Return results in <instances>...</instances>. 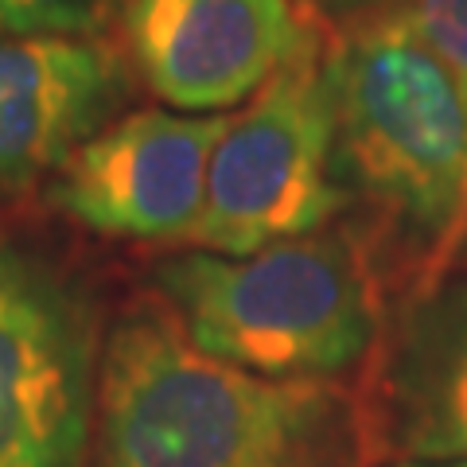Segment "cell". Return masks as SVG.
<instances>
[{
  "label": "cell",
  "mask_w": 467,
  "mask_h": 467,
  "mask_svg": "<svg viewBox=\"0 0 467 467\" xmlns=\"http://www.w3.org/2000/svg\"><path fill=\"white\" fill-rule=\"evenodd\" d=\"M389 467H467V463H389Z\"/></svg>",
  "instance_id": "cell-13"
},
{
  "label": "cell",
  "mask_w": 467,
  "mask_h": 467,
  "mask_svg": "<svg viewBox=\"0 0 467 467\" xmlns=\"http://www.w3.org/2000/svg\"><path fill=\"white\" fill-rule=\"evenodd\" d=\"M362 401L339 382H276L218 362L156 308L101 355L94 467H367Z\"/></svg>",
  "instance_id": "cell-2"
},
{
  "label": "cell",
  "mask_w": 467,
  "mask_h": 467,
  "mask_svg": "<svg viewBox=\"0 0 467 467\" xmlns=\"http://www.w3.org/2000/svg\"><path fill=\"white\" fill-rule=\"evenodd\" d=\"M312 16H324V20H339L343 27L355 24V20H367L378 16V12H393L401 8L405 0H300Z\"/></svg>",
  "instance_id": "cell-12"
},
{
  "label": "cell",
  "mask_w": 467,
  "mask_h": 467,
  "mask_svg": "<svg viewBox=\"0 0 467 467\" xmlns=\"http://www.w3.org/2000/svg\"><path fill=\"white\" fill-rule=\"evenodd\" d=\"M129 0H0V36H101Z\"/></svg>",
  "instance_id": "cell-10"
},
{
  "label": "cell",
  "mask_w": 467,
  "mask_h": 467,
  "mask_svg": "<svg viewBox=\"0 0 467 467\" xmlns=\"http://www.w3.org/2000/svg\"><path fill=\"white\" fill-rule=\"evenodd\" d=\"M343 211L331 180L327 43L316 39L257 90L214 144L192 245L245 257L327 230Z\"/></svg>",
  "instance_id": "cell-4"
},
{
  "label": "cell",
  "mask_w": 467,
  "mask_h": 467,
  "mask_svg": "<svg viewBox=\"0 0 467 467\" xmlns=\"http://www.w3.org/2000/svg\"><path fill=\"white\" fill-rule=\"evenodd\" d=\"M405 20L448 67L467 101V0H405Z\"/></svg>",
  "instance_id": "cell-11"
},
{
  "label": "cell",
  "mask_w": 467,
  "mask_h": 467,
  "mask_svg": "<svg viewBox=\"0 0 467 467\" xmlns=\"http://www.w3.org/2000/svg\"><path fill=\"white\" fill-rule=\"evenodd\" d=\"M121 27L144 86L183 113L245 106L319 39L292 0H129Z\"/></svg>",
  "instance_id": "cell-7"
},
{
  "label": "cell",
  "mask_w": 467,
  "mask_h": 467,
  "mask_svg": "<svg viewBox=\"0 0 467 467\" xmlns=\"http://www.w3.org/2000/svg\"><path fill=\"white\" fill-rule=\"evenodd\" d=\"M362 417L374 460L467 463V281L386 312Z\"/></svg>",
  "instance_id": "cell-8"
},
{
  "label": "cell",
  "mask_w": 467,
  "mask_h": 467,
  "mask_svg": "<svg viewBox=\"0 0 467 467\" xmlns=\"http://www.w3.org/2000/svg\"><path fill=\"white\" fill-rule=\"evenodd\" d=\"M101 355L78 276L0 242V467H90Z\"/></svg>",
  "instance_id": "cell-5"
},
{
  "label": "cell",
  "mask_w": 467,
  "mask_h": 467,
  "mask_svg": "<svg viewBox=\"0 0 467 467\" xmlns=\"http://www.w3.org/2000/svg\"><path fill=\"white\" fill-rule=\"evenodd\" d=\"M129 90L125 55L101 36H0V199L51 180Z\"/></svg>",
  "instance_id": "cell-9"
},
{
  "label": "cell",
  "mask_w": 467,
  "mask_h": 467,
  "mask_svg": "<svg viewBox=\"0 0 467 467\" xmlns=\"http://www.w3.org/2000/svg\"><path fill=\"white\" fill-rule=\"evenodd\" d=\"M335 226L386 312L444 285L467 250V101L401 8L327 43Z\"/></svg>",
  "instance_id": "cell-1"
},
{
  "label": "cell",
  "mask_w": 467,
  "mask_h": 467,
  "mask_svg": "<svg viewBox=\"0 0 467 467\" xmlns=\"http://www.w3.org/2000/svg\"><path fill=\"white\" fill-rule=\"evenodd\" d=\"M223 129V113L137 109L117 117L51 175L47 202L106 238L192 242Z\"/></svg>",
  "instance_id": "cell-6"
},
{
  "label": "cell",
  "mask_w": 467,
  "mask_h": 467,
  "mask_svg": "<svg viewBox=\"0 0 467 467\" xmlns=\"http://www.w3.org/2000/svg\"><path fill=\"white\" fill-rule=\"evenodd\" d=\"M152 276L202 355L276 382H335L382 339V292L339 226L245 257H168Z\"/></svg>",
  "instance_id": "cell-3"
}]
</instances>
